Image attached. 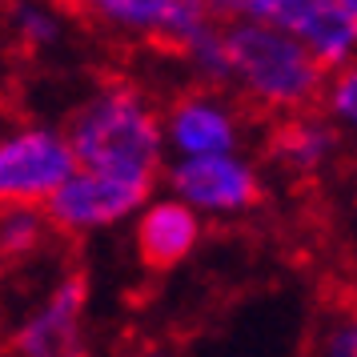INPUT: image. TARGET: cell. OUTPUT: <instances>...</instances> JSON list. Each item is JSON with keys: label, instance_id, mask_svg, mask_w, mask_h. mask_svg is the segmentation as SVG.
Listing matches in <instances>:
<instances>
[{"label": "cell", "instance_id": "obj_1", "mask_svg": "<svg viewBox=\"0 0 357 357\" xmlns=\"http://www.w3.org/2000/svg\"><path fill=\"white\" fill-rule=\"evenodd\" d=\"M68 145L81 169L157 185L165 157L161 109L137 84H105L68 121Z\"/></svg>", "mask_w": 357, "mask_h": 357}, {"label": "cell", "instance_id": "obj_2", "mask_svg": "<svg viewBox=\"0 0 357 357\" xmlns=\"http://www.w3.org/2000/svg\"><path fill=\"white\" fill-rule=\"evenodd\" d=\"M229 36V65L233 81L265 109H305L321 97L325 68L293 33L261 20H233Z\"/></svg>", "mask_w": 357, "mask_h": 357}, {"label": "cell", "instance_id": "obj_3", "mask_svg": "<svg viewBox=\"0 0 357 357\" xmlns=\"http://www.w3.org/2000/svg\"><path fill=\"white\" fill-rule=\"evenodd\" d=\"M205 4L213 17L261 20L293 33L325 73L357 56V17L341 0H205Z\"/></svg>", "mask_w": 357, "mask_h": 357}, {"label": "cell", "instance_id": "obj_4", "mask_svg": "<svg viewBox=\"0 0 357 357\" xmlns=\"http://www.w3.org/2000/svg\"><path fill=\"white\" fill-rule=\"evenodd\" d=\"M165 189L201 217L225 221L249 213L261 201V173L249 157H241V149L189 153L165 165Z\"/></svg>", "mask_w": 357, "mask_h": 357}, {"label": "cell", "instance_id": "obj_5", "mask_svg": "<svg viewBox=\"0 0 357 357\" xmlns=\"http://www.w3.org/2000/svg\"><path fill=\"white\" fill-rule=\"evenodd\" d=\"M77 169L73 145L56 125H24L0 137V205H45Z\"/></svg>", "mask_w": 357, "mask_h": 357}, {"label": "cell", "instance_id": "obj_6", "mask_svg": "<svg viewBox=\"0 0 357 357\" xmlns=\"http://www.w3.org/2000/svg\"><path fill=\"white\" fill-rule=\"evenodd\" d=\"M153 193V185L129 177H113V173H97V169H73L45 201V217L49 225L65 229V233H105L132 221V213L141 209V201Z\"/></svg>", "mask_w": 357, "mask_h": 357}, {"label": "cell", "instance_id": "obj_7", "mask_svg": "<svg viewBox=\"0 0 357 357\" xmlns=\"http://www.w3.org/2000/svg\"><path fill=\"white\" fill-rule=\"evenodd\" d=\"M77 8L121 36L165 40L173 49L213 17L205 0H77Z\"/></svg>", "mask_w": 357, "mask_h": 357}, {"label": "cell", "instance_id": "obj_8", "mask_svg": "<svg viewBox=\"0 0 357 357\" xmlns=\"http://www.w3.org/2000/svg\"><path fill=\"white\" fill-rule=\"evenodd\" d=\"M132 237H137V253L145 269H177L197 253V245L205 237V217L189 209L181 197L149 193L141 201V209L132 213Z\"/></svg>", "mask_w": 357, "mask_h": 357}, {"label": "cell", "instance_id": "obj_9", "mask_svg": "<svg viewBox=\"0 0 357 357\" xmlns=\"http://www.w3.org/2000/svg\"><path fill=\"white\" fill-rule=\"evenodd\" d=\"M165 153L189 157V153H225L241 145V116L217 93H185L161 116Z\"/></svg>", "mask_w": 357, "mask_h": 357}, {"label": "cell", "instance_id": "obj_10", "mask_svg": "<svg viewBox=\"0 0 357 357\" xmlns=\"http://www.w3.org/2000/svg\"><path fill=\"white\" fill-rule=\"evenodd\" d=\"M84 305H89V289L81 277H68L20 321L13 333V349L20 357H65L81 349L84 337Z\"/></svg>", "mask_w": 357, "mask_h": 357}, {"label": "cell", "instance_id": "obj_11", "mask_svg": "<svg viewBox=\"0 0 357 357\" xmlns=\"http://www.w3.org/2000/svg\"><path fill=\"white\" fill-rule=\"evenodd\" d=\"M337 153V129L333 125H321V121H297V125H285L273 141V157L293 173H321V165Z\"/></svg>", "mask_w": 357, "mask_h": 357}, {"label": "cell", "instance_id": "obj_12", "mask_svg": "<svg viewBox=\"0 0 357 357\" xmlns=\"http://www.w3.org/2000/svg\"><path fill=\"white\" fill-rule=\"evenodd\" d=\"M177 49L189 56L193 73L209 84V89L233 81V65H229V36H225V29L217 24V17H209L205 24H197Z\"/></svg>", "mask_w": 357, "mask_h": 357}, {"label": "cell", "instance_id": "obj_13", "mask_svg": "<svg viewBox=\"0 0 357 357\" xmlns=\"http://www.w3.org/2000/svg\"><path fill=\"white\" fill-rule=\"evenodd\" d=\"M49 237L45 205H0V253L4 257H29Z\"/></svg>", "mask_w": 357, "mask_h": 357}, {"label": "cell", "instance_id": "obj_14", "mask_svg": "<svg viewBox=\"0 0 357 357\" xmlns=\"http://www.w3.org/2000/svg\"><path fill=\"white\" fill-rule=\"evenodd\" d=\"M13 29H17L24 49H52L65 36L61 17L52 13L49 4H40V0H20L17 8H13Z\"/></svg>", "mask_w": 357, "mask_h": 357}, {"label": "cell", "instance_id": "obj_15", "mask_svg": "<svg viewBox=\"0 0 357 357\" xmlns=\"http://www.w3.org/2000/svg\"><path fill=\"white\" fill-rule=\"evenodd\" d=\"M325 109H329V116L337 121V125H345V129L357 132V56L349 61V65L333 68V77L325 81Z\"/></svg>", "mask_w": 357, "mask_h": 357}, {"label": "cell", "instance_id": "obj_16", "mask_svg": "<svg viewBox=\"0 0 357 357\" xmlns=\"http://www.w3.org/2000/svg\"><path fill=\"white\" fill-rule=\"evenodd\" d=\"M321 354L325 357H357V313L354 317H337L321 333Z\"/></svg>", "mask_w": 357, "mask_h": 357}, {"label": "cell", "instance_id": "obj_17", "mask_svg": "<svg viewBox=\"0 0 357 357\" xmlns=\"http://www.w3.org/2000/svg\"><path fill=\"white\" fill-rule=\"evenodd\" d=\"M341 4H345V8H349V13L357 17V0H341Z\"/></svg>", "mask_w": 357, "mask_h": 357}, {"label": "cell", "instance_id": "obj_18", "mask_svg": "<svg viewBox=\"0 0 357 357\" xmlns=\"http://www.w3.org/2000/svg\"><path fill=\"white\" fill-rule=\"evenodd\" d=\"M0 269H4V253H0Z\"/></svg>", "mask_w": 357, "mask_h": 357}]
</instances>
